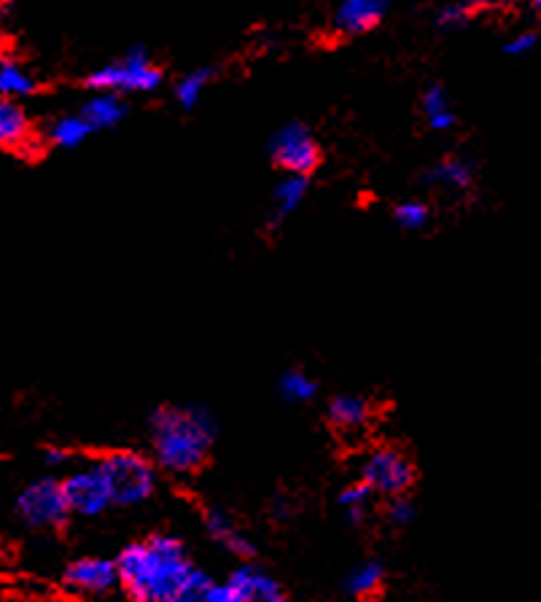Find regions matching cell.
<instances>
[{"mask_svg": "<svg viewBox=\"0 0 541 602\" xmlns=\"http://www.w3.org/2000/svg\"><path fill=\"white\" fill-rule=\"evenodd\" d=\"M119 583L136 602H200L211 578L197 570L173 535L130 543L114 559Z\"/></svg>", "mask_w": 541, "mask_h": 602, "instance_id": "6da1fadb", "label": "cell"}, {"mask_svg": "<svg viewBox=\"0 0 541 602\" xmlns=\"http://www.w3.org/2000/svg\"><path fill=\"white\" fill-rule=\"evenodd\" d=\"M149 425L156 463L170 473L200 469L216 436V417L205 406H160Z\"/></svg>", "mask_w": 541, "mask_h": 602, "instance_id": "7a4b0ae2", "label": "cell"}, {"mask_svg": "<svg viewBox=\"0 0 541 602\" xmlns=\"http://www.w3.org/2000/svg\"><path fill=\"white\" fill-rule=\"evenodd\" d=\"M97 471L108 484L110 503L119 506H138L149 500L156 489V465L138 452H108L97 460Z\"/></svg>", "mask_w": 541, "mask_h": 602, "instance_id": "3957f363", "label": "cell"}, {"mask_svg": "<svg viewBox=\"0 0 541 602\" xmlns=\"http://www.w3.org/2000/svg\"><path fill=\"white\" fill-rule=\"evenodd\" d=\"M86 84L90 90L114 92V95L116 92H154L162 84V70L151 62L143 46H136L121 60L86 75Z\"/></svg>", "mask_w": 541, "mask_h": 602, "instance_id": "277c9868", "label": "cell"}, {"mask_svg": "<svg viewBox=\"0 0 541 602\" xmlns=\"http://www.w3.org/2000/svg\"><path fill=\"white\" fill-rule=\"evenodd\" d=\"M16 514H20L27 528H62L68 517H71L66 495H62V482H57V479H38V482L27 484L20 498H16Z\"/></svg>", "mask_w": 541, "mask_h": 602, "instance_id": "5b68a950", "label": "cell"}, {"mask_svg": "<svg viewBox=\"0 0 541 602\" xmlns=\"http://www.w3.org/2000/svg\"><path fill=\"white\" fill-rule=\"evenodd\" d=\"M270 154L278 167H283L291 175H305V178L321 162V149L313 138L310 127L302 125V121H291V125L281 127L272 134Z\"/></svg>", "mask_w": 541, "mask_h": 602, "instance_id": "8992f818", "label": "cell"}, {"mask_svg": "<svg viewBox=\"0 0 541 602\" xmlns=\"http://www.w3.org/2000/svg\"><path fill=\"white\" fill-rule=\"evenodd\" d=\"M361 476H364L361 482H364L372 493L399 498V495H407V489L415 482V465H412V460L407 458L404 452L386 447L369 455Z\"/></svg>", "mask_w": 541, "mask_h": 602, "instance_id": "52a82bcc", "label": "cell"}, {"mask_svg": "<svg viewBox=\"0 0 541 602\" xmlns=\"http://www.w3.org/2000/svg\"><path fill=\"white\" fill-rule=\"evenodd\" d=\"M62 495H66L68 511L81 514V517H97V514L106 511L110 503L108 484L103 479V473L97 471V465L92 463L90 469L73 471L71 476L62 482Z\"/></svg>", "mask_w": 541, "mask_h": 602, "instance_id": "ba28073f", "label": "cell"}, {"mask_svg": "<svg viewBox=\"0 0 541 602\" xmlns=\"http://www.w3.org/2000/svg\"><path fill=\"white\" fill-rule=\"evenodd\" d=\"M66 587L84 598H103L119 587V573H116L114 559L81 557L68 565Z\"/></svg>", "mask_w": 541, "mask_h": 602, "instance_id": "9c48e42d", "label": "cell"}, {"mask_svg": "<svg viewBox=\"0 0 541 602\" xmlns=\"http://www.w3.org/2000/svg\"><path fill=\"white\" fill-rule=\"evenodd\" d=\"M226 583L235 589L240 602H289L281 583L272 576H267L264 570L256 568V565H240Z\"/></svg>", "mask_w": 541, "mask_h": 602, "instance_id": "30bf717a", "label": "cell"}, {"mask_svg": "<svg viewBox=\"0 0 541 602\" xmlns=\"http://www.w3.org/2000/svg\"><path fill=\"white\" fill-rule=\"evenodd\" d=\"M386 11L388 3H383V0H345V3L337 5L331 25L342 35L369 33L386 16Z\"/></svg>", "mask_w": 541, "mask_h": 602, "instance_id": "8fae6325", "label": "cell"}, {"mask_svg": "<svg viewBox=\"0 0 541 602\" xmlns=\"http://www.w3.org/2000/svg\"><path fill=\"white\" fill-rule=\"evenodd\" d=\"M33 140V121L25 105L0 97V149L22 151Z\"/></svg>", "mask_w": 541, "mask_h": 602, "instance_id": "7c38bea8", "label": "cell"}, {"mask_svg": "<svg viewBox=\"0 0 541 602\" xmlns=\"http://www.w3.org/2000/svg\"><path fill=\"white\" fill-rule=\"evenodd\" d=\"M205 530H208V535H211L213 541L224 548V552L232 554V557L251 559L256 554L254 543L248 541V535L243 533V530L237 528V524L232 522L224 511H219V508H213V511L205 514Z\"/></svg>", "mask_w": 541, "mask_h": 602, "instance_id": "4fadbf2b", "label": "cell"}, {"mask_svg": "<svg viewBox=\"0 0 541 602\" xmlns=\"http://www.w3.org/2000/svg\"><path fill=\"white\" fill-rule=\"evenodd\" d=\"M38 92L36 75L27 70L25 62L20 57L9 55V51H0V97H9V101L20 103L22 97H31Z\"/></svg>", "mask_w": 541, "mask_h": 602, "instance_id": "5bb4252c", "label": "cell"}, {"mask_svg": "<svg viewBox=\"0 0 541 602\" xmlns=\"http://www.w3.org/2000/svg\"><path fill=\"white\" fill-rule=\"evenodd\" d=\"M127 114V105L121 103L119 95L114 92H97L95 97H90L84 105H81L79 116L95 130H110V127L119 125Z\"/></svg>", "mask_w": 541, "mask_h": 602, "instance_id": "9a60e30c", "label": "cell"}, {"mask_svg": "<svg viewBox=\"0 0 541 602\" xmlns=\"http://www.w3.org/2000/svg\"><path fill=\"white\" fill-rule=\"evenodd\" d=\"M307 197V178L305 175H289L272 191V215H270V229L281 226L283 221L305 202Z\"/></svg>", "mask_w": 541, "mask_h": 602, "instance_id": "2e32d148", "label": "cell"}, {"mask_svg": "<svg viewBox=\"0 0 541 602\" xmlns=\"http://www.w3.org/2000/svg\"><path fill=\"white\" fill-rule=\"evenodd\" d=\"M372 406L361 396H334L329 403V420L340 430H358L369 423Z\"/></svg>", "mask_w": 541, "mask_h": 602, "instance_id": "e0dca14e", "label": "cell"}, {"mask_svg": "<svg viewBox=\"0 0 541 602\" xmlns=\"http://www.w3.org/2000/svg\"><path fill=\"white\" fill-rule=\"evenodd\" d=\"M383 581H386V570H383V565L375 563V559H366V563L356 565V568L351 570V576L345 578V592L351 594V598L364 602L380 592Z\"/></svg>", "mask_w": 541, "mask_h": 602, "instance_id": "ac0fdd59", "label": "cell"}, {"mask_svg": "<svg viewBox=\"0 0 541 602\" xmlns=\"http://www.w3.org/2000/svg\"><path fill=\"white\" fill-rule=\"evenodd\" d=\"M471 180H474V169L467 160H458V156H447L428 173V184L447 186V189H469Z\"/></svg>", "mask_w": 541, "mask_h": 602, "instance_id": "d6986e66", "label": "cell"}, {"mask_svg": "<svg viewBox=\"0 0 541 602\" xmlns=\"http://www.w3.org/2000/svg\"><path fill=\"white\" fill-rule=\"evenodd\" d=\"M90 132L92 127L86 125L79 114L60 116V119L49 127V140L55 145H62V149H75V145H81L90 138Z\"/></svg>", "mask_w": 541, "mask_h": 602, "instance_id": "ffe728a7", "label": "cell"}, {"mask_svg": "<svg viewBox=\"0 0 541 602\" xmlns=\"http://www.w3.org/2000/svg\"><path fill=\"white\" fill-rule=\"evenodd\" d=\"M213 73H216V68H211V66H208V68H197V70H191V73H186L184 79L178 81L176 97H178V103L184 105L186 110H191L197 103H200L202 92H205L208 84H211Z\"/></svg>", "mask_w": 541, "mask_h": 602, "instance_id": "44dd1931", "label": "cell"}, {"mask_svg": "<svg viewBox=\"0 0 541 602\" xmlns=\"http://www.w3.org/2000/svg\"><path fill=\"white\" fill-rule=\"evenodd\" d=\"M316 393H318V382L307 377L305 371H299V368H291V371H286L281 377V396L291 403H305L316 399Z\"/></svg>", "mask_w": 541, "mask_h": 602, "instance_id": "7402d4cb", "label": "cell"}, {"mask_svg": "<svg viewBox=\"0 0 541 602\" xmlns=\"http://www.w3.org/2000/svg\"><path fill=\"white\" fill-rule=\"evenodd\" d=\"M372 495H375V493H372V489L366 487L364 482H356V484H351V487L342 489L340 506L345 508L348 522H351V524L364 522L366 508H369V503H372Z\"/></svg>", "mask_w": 541, "mask_h": 602, "instance_id": "603a6c76", "label": "cell"}, {"mask_svg": "<svg viewBox=\"0 0 541 602\" xmlns=\"http://www.w3.org/2000/svg\"><path fill=\"white\" fill-rule=\"evenodd\" d=\"M428 219H432V210H428V204L421 200L399 202L397 210H393V221H397L401 229L407 232L423 229V226L428 224Z\"/></svg>", "mask_w": 541, "mask_h": 602, "instance_id": "cb8c5ba5", "label": "cell"}, {"mask_svg": "<svg viewBox=\"0 0 541 602\" xmlns=\"http://www.w3.org/2000/svg\"><path fill=\"white\" fill-rule=\"evenodd\" d=\"M474 16V3H450L445 9H439L436 14V25L445 27V31H458Z\"/></svg>", "mask_w": 541, "mask_h": 602, "instance_id": "d4e9b609", "label": "cell"}, {"mask_svg": "<svg viewBox=\"0 0 541 602\" xmlns=\"http://www.w3.org/2000/svg\"><path fill=\"white\" fill-rule=\"evenodd\" d=\"M423 114H426V119H434V116L447 114L450 110V103H447L445 90H442L439 84L426 86V92H423Z\"/></svg>", "mask_w": 541, "mask_h": 602, "instance_id": "484cf974", "label": "cell"}, {"mask_svg": "<svg viewBox=\"0 0 541 602\" xmlns=\"http://www.w3.org/2000/svg\"><path fill=\"white\" fill-rule=\"evenodd\" d=\"M388 519H391L393 524H410L412 519H415V503L404 498V495L391 498V503H388Z\"/></svg>", "mask_w": 541, "mask_h": 602, "instance_id": "4316f807", "label": "cell"}, {"mask_svg": "<svg viewBox=\"0 0 541 602\" xmlns=\"http://www.w3.org/2000/svg\"><path fill=\"white\" fill-rule=\"evenodd\" d=\"M537 44H539V33L522 31L520 35H515V38H511L509 44L504 46V51H506V55L522 57V55H531V51L537 49Z\"/></svg>", "mask_w": 541, "mask_h": 602, "instance_id": "83f0119b", "label": "cell"}, {"mask_svg": "<svg viewBox=\"0 0 541 602\" xmlns=\"http://www.w3.org/2000/svg\"><path fill=\"white\" fill-rule=\"evenodd\" d=\"M200 602H240V598H237V592L230 583H211V587L205 589V594L200 598Z\"/></svg>", "mask_w": 541, "mask_h": 602, "instance_id": "f1b7e54d", "label": "cell"}, {"mask_svg": "<svg viewBox=\"0 0 541 602\" xmlns=\"http://www.w3.org/2000/svg\"><path fill=\"white\" fill-rule=\"evenodd\" d=\"M428 125H432V130H436V132H445L456 125V114H452V110H447V114H439V116H434V119H428Z\"/></svg>", "mask_w": 541, "mask_h": 602, "instance_id": "f546056e", "label": "cell"}, {"mask_svg": "<svg viewBox=\"0 0 541 602\" xmlns=\"http://www.w3.org/2000/svg\"><path fill=\"white\" fill-rule=\"evenodd\" d=\"M44 460L49 465H62L68 460V452H66V449H60V447H46L44 449Z\"/></svg>", "mask_w": 541, "mask_h": 602, "instance_id": "4dcf8cb0", "label": "cell"}]
</instances>
